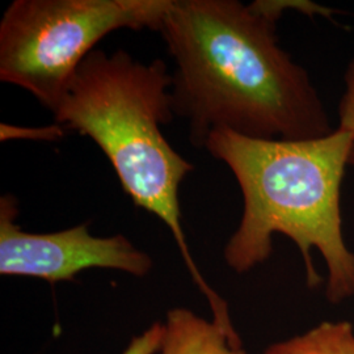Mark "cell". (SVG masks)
I'll use <instances>...</instances> for the list:
<instances>
[{
    "label": "cell",
    "instance_id": "cell-1",
    "mask_svg": "<svg viewBox=\"0 0 354 354\" xmlns=\"http://www.w3.org/2000/svg\"><path fill=\"white\" fill-rule=\"evenodd\" d=\"M159 33L176 64L174 113L188 121L192 145L203 147L215 130L281 140L332 133L307 71L252 3L172 0Z\"/></svg>",
    "mask_w": 354,
    "mask_h": 354
},
{
    "label": "cell",
    "instance_id": "cell-2",
    "mask_svg": "<svg viewBox=\"0 0 354 354\" xmlns=\"http://www.w3.org/2000/svg\"><path fill=\"white\" fill-rule=\"evenodd\" d=\"M353 138L340 129L307 140H254L215 130L205 149L232 171L243 193L241 225L225 247V261L236 273L250 272L273 251V235L297 244L306 279L317 289L322 277L311 252L328 268L330 304L354 297V253L342 235V185Z\"/></svg>",
    "mask_w": 354,
    "mask_h": 354
},
{
    "label": "cell",
    "instance_id": "cell-3",
    "mask_svg": "<svg viewBox=\"0 0 354 354\" xmlns=\"http://www.w3.org/2000/svg\"><path fill=\"white\" fill-rule=\"evenodd\" d=\"M171 87L172 75L163 61L140 64L121 49L113 54L95 49L77 67L54 118L93 140L133 203L165 222L213 319L221 322L230 317L227 304L200 273L181 225L178 188L194 167L160 129L175 114Z\"/></svg>",
    "mask_w": 354,
    "mask_h": 354
},
{
    "label": "cell",
    "instance_id": "cell-4",
    "mask_svg": "<svg viewBox=\"0 0 354 354\" xmlns=\"http://www.w3.org/2000/svg\"><path fill=\"white\" fill-rule=\"evenodd\" d=\"M172 0H15L0 23V80L53 113L77 67L120 29L159 32Z\"/></svg>",
    "mask_w": 354,
    "mask_h": 354
},
{
    "label": "cell",
    "instance_id": "cell-5",
    "mask_svg": "<svg viewBox=\"0 0 354 354\" xmlns=\"http://www.w3.org/2000/svg\"><path fill=\"white\" fill-rule=\"evenodd\" d=\"M17 200L0 197V274L29 277L57 283L74 281L88 269H114L136 277L149 274L152 259L124 235L100 238L87 225L64 231L33 234L23 231L16 219Z\"/></svg>",
    "mask_w": 354,
    "mask_h": 354
},
{
    "label": "cell",
    "instance_id": "cell-6",
    "mask_svg": "<svg viewBox=\"0 0 354 354\" xmlns=\"http://www.w3.org/2000/svg\"><path fill=\"white\" fill-rule=\"evenodd\" d=\"M159 354H248L235 328L198 317L188 308H172L165 323Z\"/></svg>",
    "mask_w": 354,
    "mask_h": 354
},
{
    "label": "cell",
    "instance_id": "cell-7",
    "mask_svg": "<svg viewBox=\"0 0 354 354\" xmlns=\"http://www.w3.org/2000/svg\"><path fill=\"white\" fill-rule=\"evenodd\" d=\"M263 354H354L353 324L323 322L302 335L269 345Z\"/></svg>",
    "mask_w": 354,
    "mask_h": 354
},
{
    "label": "cell",
    "instance_id": "cell-8",
    "mask_svg": "<svg viewBox=\"0 0 354 354\" xmlns=\"http://www.w3.org/2000/svg\"><path fill=\"white\" fill-rule=\"evenodd\" d=\"M252 6L259 12L263 13L264 16L276 23L281 17V15L286 10H297L311 17L314 15H322L324 17H329L333 13V10L330 8L322 7L317 3L306 1V0H256L253 1Z\"/></svg>",
    "mask_w": 354,
    "mask_h": 354
},
{
    "label": "cell",
    "instance_id": "cell-9",
    "mask_svg": "<svg viewBox=\"0 0 354 354\" xmlns=\"http://www.w3.org/2000/svg\"><path fill=\"white\" fill-rule=\"evenodd\" d=\"M344 82H345V92L342 95L340 105H339V118H340L339 129L351 134L353 138L349 165L354 167V58L349 62L345 70Z\"/></svg>",
    "mask_w": 354,
    "mask_h": 354
},
{
    "label": "cell",
    "instance_id": "cell-10",
    "mask_svg": "<svg viewBox=\"0 0 354 354\" xmlns=\"http://www.w3.org/2000/svg\"><path fill=\"white\" fill-rule=\"evenodd\" d=\"M165 324L153 323L143 333L136 336L121 354H158L163 342Z\"/></svg>",
    "mask_w": 354,
    "mask_h": 354
}]
</instances>
